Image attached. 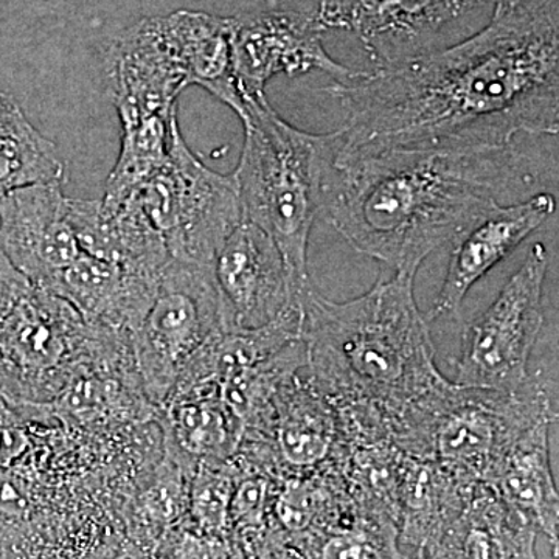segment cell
Here are the masks:
<instances>
[{
    "label": "cell",
    "instance_id": "obj_14",
    "mask_svg": "<svg viewBox=\"0 0 559 559\" xmlns=\"http://www.w3.org/2000/svg\"><path fill=\"white\" fill-rule=\"evenodd\" d=\"M108 87L121 127L178 116V97L189 87L176 64L159 21L145 20L121 33L106 60Z\"/></svg>",
    "mask_w": 559,
    "mask_h": 559
},
{
    "label": "cell",
    "instance_id": "obj_8",
    "mask_svg": "<svg viewBox=\"0 0 559 559\" xmlns=\"http://www.w3.org/2000/svg\"><path fill=\"white\" fill-rule=\"evenodd\" d=\"M549 250L535 242L499 296L463 330L454 382L466 389L513 392L528 378V362L544 326V283Z\"/></svg>",
    "mask_w": 559,
    "mask_h": 559
},
{
    "label": "cell",
    "instance_id": "obj_12",
    "mask_svg": "<svg viewBox=\"0 0 559 559\" xmlns=\"http://www.w3.org/2000/svg\"><path fill=\"white\" fill-rule=\"evenodd\" d=\"M61 180L20 187L0 197V250L40 288L49 289L81 255Z\"/></svg>",
    "mask_w": 559,
    "mask_h": 559
},
{
    "label": "cell",
    "instance_id": "obj_11",
    "mask_svg": "<svg viewBox=\"0 0 559 559\" xmlns=\"http://www.w3.org/2000/svg\"><path fill=\"white\" fill-rule=\"evenodd\" d=\"M216 283L234 330L267 325L294 305L301 290L290 278L278 246L257 224L242 219L213 260Z\"/></svg>",
    "mask_w": 559,
    "mask_h": 559
},
{
    "label": "cell",
    "instance_id": "obj_16",
    "mask_svg": "<svg viewBox=\"0 0 559 559\" xmlns=\"http://www.w3.org/2000/svg\"><path fill=\"white\" fill-rule=\"evenodd\" d=\"M157 21L189 86L209 91L240 117L245 103L234 76V17L179 11Z\"/></svg>",
    "mask_w": 559,
    "mask_h": 559
},
{
    "label": "cell",
    "instance_id": "obj_20",
    "mask_svg": "<svg viewBox=\"0 0 559 559\" xmlns=\"http://www.w3.org/2000/svg\"><path fill=\"white\" fill-rule=\"evenodd\" d=\"M57 146L31 123L9 94L0 92V197L20 187L64 180Z\"/></svg>",
    "mask_w": 559,
    "mask_h": 559
},
{
    "label": "cell",
    "instance_id": "obj_19",
    "mask_svg": "<svg viewBox=\"0 0 559 559\" xmlns=\"http://www.w3.org/2000/svg\"><path fill=\"white\" fill-rule=\"evenodd\" d=\"M308 380L300 381L297 373L278 390L261 436H271L283 462L296 468L314 466L329 454L336 421L325 396Z\"/></svg>",
    "mask_w": 559,
    "mask_h": 559
},
{
    "label": "cell",
    "instance_id": "obj_17",
    "mask_svg": "<svg viewBox=\"0 0 559 559\" xmlns=\"http://www.w3.org/2000/svg\"><path fill=\"white\" fill-rule=\"evenodd\" d=\"M167 450L183 466L227 462L240 451L245 423L216 384L197 385L165 401Z\"/></svg>",
    "mask_w": 559,
    "mask_h": 559
},
{
    "label": "cell",
    "instance_id": "obj_6",
    "mask_svg": "<svg viewBox=\"0 0 559 559\" xmlns=\"http://www.w3.org/2000/svg\"><path fill=\"white\" fill-rule=\"evenodd\" d=\"M142 213L167 246L170 259L213 263L241 223L240 191L234 175L210 170L187 146L178 120L164 164L119 200Z\"/></svg>",
    "mask_w": 559,
    "mask_h": 559
},
{
    "label": "cell",
    "instance_id": "obj_1",
    "mask_svg": "<svg viewBox=\"0 0 559 559\" xmlns=\"http://www.w3.org/2000/svg\"><path fill=\"white\" fill-rule=\"evenodd\" d=\"M347 148H503L559 130V0H496L448 49L334 83Z\"/></svg>",
    "mask_w": 559,
    "mask_h": 559
},
{
    "label": "cell",
    "instance_id": "obj_10",
    "mask_svg": "<svg viewBox=\"0 0 559 559\" xmlns=\"http://www.w3.org/2000/svg\"><path fill=\"white\" fill-rule=\"evenodd\" d=\"M488 0H322L316 20L323 31L358 36L377 68L415 55L447 25Z\"/></svg>",
    "mask_w": 559,
    "mask_h": 559
},
{
    "label": "cell",
    "instance_id": "obj_13",
    "mask_svg": "<svg viewBox=\"0 0 559 559\" xmlns=\"http://www.w3.org/2000/svg\"><path fill=\"white\" fill-rule=\"evenodd\" d=\"M555 210L557 200L550 193H538L511 205L496 202L460 231L451 242L450 263L439 297L426 314L429 322L457 316L471 288L500 261L509 259L530 235L546 224Z\"/></svg>",
    "mask_w": 559,
    "mask_h": 559
},
{
    "label": "cell",
    "instance_id": "obj_15",
    "mask_svg": "<svg viewBox=\"0 0 559 559\" xmlns=\"http://www.w3.org/2000/svg\"><path fill=\"white\" fill-rule=\"evenodd\" d=\"M159 274L83 252L47 290L69 301L92 329L131 340L153 301Z\"/></svg>",
    "mask_w": 559,
    "mask_h": 559
},
{
    "label": "cell",
    "instance_id": "obj_3",
    "mask_svg": "<svg viewBox=\"0 0 559 559\" xmlns=\"http://www.w3.org/2000/svg\"><path fill=\"white\" fill-rule=\"evenodd\" d=\"M412 275L395 272L347 301L300 294L301 340L311 381L333 403L371 404L390 428L450 388L436 366L429 320L417 307Z\"/></svg>",
    "mask_w": 559,
    "mask_h": 559
},
{
    "label": "cell",
    "instance_id": "obj_7",
    "mask_svg": "<svg viewBox=\"0 0 559 559\" xmlns=\"http://www.w3.org/2000/svg\"><path fill=\"white\" fill-rule=\"evenodd\" d=\"M234 330L213 263L170 259L148 311L131 334L140 388L164 404L180 371L207 342Z\"/></svg>",
    "mask_w": 559,
    "mask_h": 559
},
{
    "label": "cell",
    "instance_id": "obj_18",
    "mask_svg": "<svg viewBox=\"0 0 559 559\" xmlns=\"http://www.w3.org/2000/svg\"><path fill=\"white\" fill-rule=\"evenodd\" d=\"M551 425L554 423H539L521 433L503 455L491 485L558 550V491L549 459Z\"/></svg>",
    "mask_w": 559,
    "mask_h": 559
},
{
    "label": "cell",
    "instance_id": "obj_2",
    "mask_svg": "<svg viewBox=\"0 0 559 559\" xmlns=\"http://www.w3.org/2000/svg\"><path fill=\"white\" fill-rule=\"evenodd\" d=\"M518 156L503 148H347L340 145L322 212L362 255L415 277L509 187Z\"/></svg>",
    "mask_w": 559,
    "mask_h": 559
},
{
    "label": "cell",
    "instance_id": "obj_4",
    "mask_svg": "<svg viewBox=\"0 0 559 559\" xmlns=\"http://www.w3.org/2000/svg\"><path fill=\"white\" fill-rule=\"evenodd\" d=\"M245 145L234 178L242 218L257 224L278 246L290 278L311 283L308 242L322 212L323 189L340 145V130L311 134L282 119L266 95L248 98L240 116Z\"/></svg>",
    "mask_w": 559,
    "mask_h": 559
},
{
    "label": "cell",
    "instance_id": "obj_5",
    "mask_svg": "<svg viewBox=\"0 0 559 559\" xmlns=\"http://www.w3.org/2000/svg\"><path fill=\"white\" fill-rule=\"evenodd\" d=\"M120 341L87 325L69 301L25 277L0 250V396L14 406H50Z\"/></svg>",
    "mask_w": 559,
    "mask_h": 559
},
{
    "label": "cell",
    "instance_id": "obj_9",
    "mask_svg": "<svg viewBox=\"0 0 559 559\" xmlns=\"http://www.w3.org/2000/svg\"><path fill=\"white\" fill-rule=\"evenodd\" d=\"M323 28L314 14L266 11L234 17V76L242 103L260 97L277 75L323 72L342 83L360 75L334 60L323 46Z\"/></svg>",
    "mask_w": 559,
    "mask_h": 559
},
{
    "label": "cell",
    "instance_id": "obj_22",
    "mask_svg": "<svg viewBox=\"0 0 559 559\" xmlns=\"http://www.w3.org/2000/svg\"><path fill=\"white\" fill-rule=\"evenodd\" d=\"M495 2H496V0H495Z\"/></svg>",
    "mask_w": 559,
    "mask_h": 559
},
{
    "label": "cell",
    "instance_id": "obj_21",
    "mask_svg": "<svg viewBox=\"0 0 559 559\" xmlns=\"http://www.w3.org/2000/svg\"><path fill=\"white\" fill-rule=\"evenodd\" d=\"M237 471L227 462H198L190 487V513L202 535L218 538L229 525Z\"/></svg>",
    "mask_w": 559,
    "mask_h": 559
}]
</instances>
